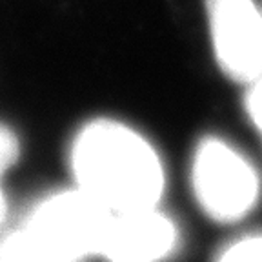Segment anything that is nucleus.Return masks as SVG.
<instances>
[{
    "label": "nucleus",
    "instance_id": "f03ea898",
    "mask_svg": "<svg viewBox=\"0 0 262 262\" xmlns=\"http://www.w3.org/2000/svg\"><path fill=\"white\" fill-rule=\"evenodd\" d=\"M111 215L82 189L51 195L20 228L0 237V260L71 262L100 255Z\"/></svg>",
    "mask_w": 262,
    "mask_h": 262
},
{
    "label": "nucleus",
    "instance_id": "39448f33",
    "mask_svg": "<svg viewBox=\"0 0 262 262\" xmlns=\"http://www.w3.org/2000/svg\"><path fill=\"white\" fill-rule=\"evenodd\" d=\"M177 228L157 206L115 211L100 257L117 262H149L168 257L177 246Z\"/></svg>",
    "mask_w": 262,
    "mask_h": 262
},
{
    "label": "nucleus",
    "instance_id": "6e6552de",
    "mask_svg": "<svg viewBox=\"0 0 262 262\" xmlns=\"http://www.w3.org/2000/svg\"><path fill=\"white\" fill-rule=\"evenodd\" d=\"M246 107L257 129L262 133V71L250 82V90L246 95Z\"/></svg>",
    "mask_w": 262,
    "mask_h": 262
},
{
    "label": "nucleus",
    "instance_id": "423d86ee",
    "mask_svg": "<svg viewBox=\"0 0 262 262\" xmlns=\"http://www.w3.org/2000/svg\"><path fill=\"white\" fill-rule=\"evenodd\" d=\"M16 159H18V139L8 126L0 124V180L4 173L16 162ZM6 213H8V202H6L4 189L0 182V226L4 222Z\"/></svg>",
    "mask_w": 262,
    "mask_h": 262
},
{
    "label": "nucleus",
    "instance_id": "0eeeda50",
    "mask_svg": "<svg viewBox=\"0 0 262 262\" xmlns=\"http://www.w3.org/2000/svg\"><path fill=\"white\" fill-rule=\"evenodd\" d=\"M219 258L229 262H262V235L233 242L219 255Z\"/></svg>",
    "mask_w": 262,
    "mask_h": 262
},
{
    "label": "nucleus",
    "instance_id": "7ed1b4c3",
    "mask_svg": "<svg viewBox=\"0 0 262 262\" xmlns=\"http://www.w3.org/2000/svg\"><path fill=\"white\" fill-rule=\"evenodd\" d=\"M193 191L201 208L217 222H235L257 204L258 177L251 164L221 139L208 137L195 151Z\"/></svg>",
    "mask_w": 262,
    "mask_h": 262
},
{
    "label": "nucleus",
    "instance_id": "f257e3e1",
    "mask_svg": "<svg viewBox=\"0 0 262 262\" xmlns=\"http://www.w3.org/2000/svg\"><path fill=\"white\" fill-rule=\"evenodd\" d=\"M78 189L111 211L153 208L164 193V169L157 151L137 131L115 120H93L71 147Z\"/></svg>",
    "mask_w": 262,
    "mask_h": 262
},
{
    "label": "nucleus",
    "instance_id": "20e7f679",
    "mask_svg": "<svg viewBox=\"0 0 262 262\" xmlns=\"http://www.w3.org/2000/svg\"><path fill=\"white\" fill-rule=\"evenodd\" d=\"M206 9L222 73L250 84L262 71V13L253 0H206Z\"/></svg>",
    "mask_w": 262,
    "mask_h": 262
}]
</instances>
